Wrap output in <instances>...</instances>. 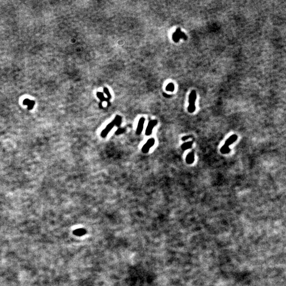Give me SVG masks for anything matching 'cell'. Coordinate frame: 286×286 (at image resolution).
Listing matches in <instances>:
<instances>
[{"instance_id": "obj_1", "label": "cell", "mask_w": 286, "mask_h": 286, "mask_svg": "<svg viewBox=\"0 0 286 286\" xmlns=\"http://www.w3.org/2000/svg\"><path fill=\"white\" fill-rule=\"evenodd\" d=\"M121 120H122V118L121 116L119 115L116 116L113 121L108 124L105 129L103 130L101 133V136L102 138L106 137L107 135H108V134L109 133L110 131L112 130L115 126H116L117 127L120 126L121 123Z\"/></svg>"}, {"instance_id": "obj_2", "label": "cell", "mask_w": 286, "mask_h": 286, "mask_svg": "<svg viewBox=\"0 0 286 286\" xmlns=\"http://www.w3.org/2000/svg\"><path fill=\"white\" fill-rule=\"evenodd\" d=\"M237 139V136L235 134L231 135L229 138H228L225 142V144L224 145L221 149V153L224 154L229 153L231 151V149L229 148V146L235 142Z\"/></svg>"}, {"instance_id": "obj_3", "label": "cell", "mask_w": 286, "mask_h": 286, "mask_svg": "<svg viewBox=\"0 0 286 286\" xmlns=\"http://www.w3.org/2000/svg\"><path fill=\"white\" fill-rule=\"evenodd\" d=\"M196 99V91L192 90L190 92L189 97V106H188V110L189 112L193 113L196 110V105L195 103Z\"/></svg>"}, {"instance_id": "obj_4", "label": "cell", "mask_w": 286, "mask_h": 286, "mask_svg": "<svg viewBox=\"0 0 286 286\" xmlns=\"http://www.w3.org/2000/svg\"><path fill=\"white\" fill-rule=\"evenodd\" d=\"M180 39L186 40L188 39V37L184 32L181 31V29L178 28L177 29L175 32L173 33L172 39L175 42H179Z\"/></svg>"}, {"instance_id": "obj_5", "label": "cell", "mask_w": 286, "mask_h": 286, "mask_svg": "<svg viewBox=\"0 0 286 286\" xmlns=\"http://www.w3.org/2000/svg\"><path fill=\"white\" fill-rule=\"evenodd\" d=\"M154 144H155V140L154 138H152L149 139L142 147V152L144 153H148L151 147L154 146Z\"/></svg>"}, {"instance_id": "obj_6", "label": "cell", "mask_w": 286, "mask_h": 286, "mask_svg": "<svg viewBox=\"0 0 286 286\" xmlns=\"http://www.w3.org/2000/svg\"><path fill=\"white\" fill-rule=\"evenodd\" d=\"M157 124V121L156 120H151L148 124V125L147 126L146 131H145V135L146 136H149L151 135L152 133L154 127Z\"/></svg>"}, {"instance_id": "obj_7", "label": "cell", "mask_w": 286, "mask_h": 286, "mask_svg": "<svg viewBox=\"0 0 286 286\" xmlns=\"http://www.w3.org/2000/svg\"><path fill=\"white\" fill-rule=\"evenodd\" d=\"M145 121V119L144 117L140 118V119L139 120L137 128L136 131V134L138 135H139L140 134L142 133L143 129V127H144Z\"/></svg>"}, {"instance_id": "obj_8", "label": "cell", "mask_w": 286, "mask_h": 286, "mask_svg": "<svg viewBox=\"0 0 286 286\" xmlns=\"http://www.w3.org/2000/svg\"><path fill=\"white\" fill-rule=\"evenodd\" d=\"M23 104L28 105V109L29 110H30L33 109V108L35 105V102L34 101L30 100L28 99H26L23 101Z\"/></svg>"}, {"instance_id": "obj_9", "label": "cell", "mask_w": 286, "mask_h": 286, "mask_svg": "<svg viewBox=\"0 0 286 286\" xmlns=\"http://www.w3.org/2000/svg\"><path fill=\"white\" fill-rule=\"evenodd\" d=\"M186 163L188 164H191L194 161V153L193 152L189 153L186 157Z\"/></svg>"}, {"instance_id": "obj_10", "label": "cell", "mask_w": 286, "mask_h": 286, "mask_svg": "<svg viewBox=\"0 0 286 286\" xmlns=\"http://www.w3.org/2000/svg\"><path fill=\"white\" fill-rule=\"evenodd\" d=\"M192 144H193V142H187V143H184V144L181 145L182 149L184 150V151H185V150H187V149H190V148L192 147Z\"/></svg>"}, {"instance_id": "obj_11", "label": "cell", "mask_w": 286, "mask_h": 286, "mask_svg": "<svg viewBox=\"0 0 286 286\" xmlns=\"http://www.w3.org/2000/svg\"><path fill=\"white\" fill-rule=\"evenodd\" d=\"M96 96L98 97L99 99L100 100L101 102H103V101H107L108 102H109V101L107 100V99L105 98V96H104V95L103 94L102 92H98L96 93Z\"/></svg>"}, {"instance_id": "obj_12", "label": "cell", "mask_w": 286, "mask_h": 286, "mask_svg": "<svg viewBox=\"0 0 286 286\" xmlns=\"http://www.w3.org/2000/svg\"><path fill=\"white\" fill-rule=\"evenodd\" d=\"M166 91L173 92L174 90V85L172 83H169L168 85L166 86Z\"/></svg>"}, {"instance_id": "obj_13", "label": "cell", "mask_w": 286, "mask_h": 286, "mask_svg": "<svg viewBox=\"0 0 286 286\" xmlns=\"http://www.w3.org/2000/svg\"><path fill=\"white\" fill-rule=\"evenodd\" d=\"M103 91H104V92H105V93L107 95V96L108 97V99H110L111 98H112V96H111V94L110 93L109 91V90L108 89V88H107V87H104Z\"/></svg>"}, {"instance_id": "obj_14", "label": "cell", "mask_w": 286, "mask_h": 286, "mask_svg": "<svg viewBox=\"0 0 286 286\" xmlns=\"http://www.w3.org/2000/svg\"><path fill=\"white\" fill-rule=\"evenodd\" d=\"M124 129H123V128H119V129L116 131L115 134L117 135H120V134H121L124 133Z\"/></svg>"}, {"instance_id": "obj_15", "label": "cell", "mask_w": 286, "mask_h": 286, "mask_svg": "<svg viewBox=\"0 0 286 286\" xmlns=\"http://www.w3.org/2000/svg\"><path fill=\"white\" fill-rule=\"evenodd\" d=\"M190 137H191V136H184V137L182 138V140H184V141H185L186 140H188Z\"/></svg>"}]
</instances>
